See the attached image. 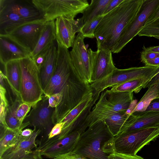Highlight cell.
<instances>
[{"instance_id": "23", "label": "cell", "mask_w": 159, "mask_h": 159, "mask_svg": "<svg viewBox=\"0 0 159 159\" xmlns=\"http://www.w3.org/2000/svg\"><path fill=\"white\" fill-rule=\"evenodd\" d=\"M29 21L15 12L0 8V34H7L17 27Z\"/></svg>"}, {"instance_id": "4", "label": "cell", "mask_w": 159, "mask_h": 159, "mask_svg": "<svg viewBox=\"0 0 159 159\" xmlns=\"http://www.w3.org/2000/svg\"><path fill=\"white\" fill-rule=\"evenodd\" d=\"M19 62L21 71L20 98L22 102L33 107L42 99L43 94L39 70L30 56L20 59Z\"/></svg>"}, {"instance_id": "22", "label": "cell", "mask_w": 159, "mask_h": 159, "mask_svg": "<svg viewBox=\"0 0 159 159\" xmlns=\"http://www.w3.org/2000/svg\"><path fill=\"white\" fill-rule=\"evenodd\" d=\"M138 113H139L137 114L134 113L135 115L132 122L120 134L146 128L159 127V112L148 111Z\"/></svg>"}, {"instance_id": "42", "label": "cell", "mask_w": 159, "mask_h": 159, "mask_svg": "<svg viewBox=\"0 0 159 159\" xmlns=\"http://www.w3.org/2000/svg\"><path fill=\"white\" fill-rule=\"evenodd\" d=\"M148 111L159 112V98L152 101L144 112Z\"/></svg>"}, {"instance_id": "21", "label": "cell", "mask_w": 159, "mask_h": 159, "mask_svg": "<svg viewBox=\"0 0 159 159\" xmlns=\"http://www.w3.org/2000/svg\"><path fill=\"white\" fill-rule=\"evenodd\" d=\"M58 51L57 43L54 41L49 47L45 62L39 70V77L43 90L46 88L54 71Z\"/></svg>"}, {"instance_id": "7", "label": "cell", "mask_w": 159, "mask_h": 159, "mask_svg": "<svg viewBox=\"0 0 159 159\" xmlns=\"http://www.w3.org/2000/svg\"><path fill=\"white\" fill-rule=\"evenodd\" d=\"M57 43V55L55 68L48 84L43 90L44 96L48 98L55 93H61L70 77L77 72L72 63L68 49Z\"/></svg>"}, {"instance_id": "49", "label": "cell", "mask_w": 159, "mask_h": 159, "mask_svg": "<svg viewBox=\"0 0 159 159\" xmlns=\"http://www.w3.org/2000/svg\"><path fill=\"white\" fill-rule=\"evenodd\" d=\"M155 21L159 22V18L158 19H157V20H156Z\"/></svg>"}, {"instance_id": "3", "label": "cell", "mask_w": 159, "mask_h": 159, "mask_svg": "<svg viewBox=\"0 0 159 159\" xmlns=\"http://www.w3.org/2000/svg\"><path fill=\"white\" fill-rule=\"evenodd\" d=\"M159 136V127H151L119 134L109 143V152L135 155L145 145L155 141Z\"/></svg>"}, {"instance_id": "50", "label": "cell", "mask_w": 159, "mask_h": 159, "mask_svg": "<svg viewBox=\"0 0 159 159\" xmlns=\"http://www.w3.org/2000/svg\"></svg>"}, {"instance_id": "45", "label": "cell", "mask_w": 159, "mask_h": 159, "mask_svg": "<svg viewBox=\"0 0 159 159\" xmlns=\"http://www.w3.org/2000/svg\"><path fill=\"white\" fill-rule=\"evenodd\" d=\"M24 159H43L39 151L35 149Z\"/></svg>"}, {"instance_id": "14", "label": "cell", "mask_w": 159, "mask_h": 159, "mask_svg": "<svg viewBox=\"0 0 159 159\" xmlns=\"http://www.w3.org/2000/svg\"><path fill=\"white\" fill-rule=\"evenodd\" d=\"M46 22L43 19L30 21L5 34L31 53L36 45Z\"/></svg>"}, {"instance_id": "1", "label": "cell", "mask_w": 159, "mask_h": 159, "mask_svg": "<svg viewBox=\"0 0 159 159\" xmlns=\"http://www.w3.org/2000/svg\"><path fill=\"white\" fill-rule=\"evenodd\" d=\"M145 0H124L103 16L95 32L97 47L112 52L124 30L139 13Z\"/></svg>"}, {"instance_id": "29", "label": "cell", "mask_w": 159, "mask_h": 159, "mask_svg": "<svg viewBox=\"0 0 159 159\" xmlns=\"http://www.w3.org/2000/svg\"><path fill=\"white\" fill-rule=\"evenodd\" d=\"M159 98V84H156L150 86L148 90L137 103L132 114L144 112L153 100Z\"/></svg>"}, {"instance_id": "9", "label": "cell", "mask_w": 159, "mask_h": 159, "mask_svg": "<svg viewBox=\"0 0 159 159\" xmlns=\"http://www.w3.org/2000/svg\"><path fill=\"white\" fill-rule=\"evenodd\" d=\"M55 108L50 107L48 98L44 96L38 102L25 117L24 122H28L36 130H40V139L48 138V136L54 125L53 116Z\"/></svg>"}, {"instance_id": "15", "label": "cell", "mask_w": 159, "mask_h": 159, "mask_svg": "<svg viewBox=\"0 0 159 159\" xmlns=\"http://www.w3.org/2000/svg\"><path fill=\"white\" fill-rule=\"evenodd\" d=\"M88 50L93 67L92 83L101 80L112 73L116 67L111 51L102 47L98 48L96 51L90 48Z\"/></svg>"}, {"instance_id": "6", "label": "cell", "mask_w": 159, "mask_h": 159, "mask_svg": "<svg viewBox=\"0 0 159 159\" xmlns=\"http://www.w3.org/2000/svg\"><path fill=\"white\" fill-rule=\"evenodd\" d=\"M100 94L94 93L93 91L87 95L83 100L60 122L64 125L61 133L57 135L62 137L74 132L81 134L89 127L87 118L96 102L100 97Z\"/></svg>"}, {"instance_id": "24", "label": "cell", "mask_w": 159, "mask_h": 159, "mask_svg": "<svg viewBox=\"0 0 159 159\" xmlns=\"http://www.w3.org/2000/svg\"><path fill=\"white\" fill-rule=\"evenodd\" d=\"M55 20L46 22L34 49L30 56L33 57L47 49L56 40Z\"/></svg>"}, {"instance_id": "33", "label": "cell", "mask_w": 159, "mask_h": 159, "mask_svg": "<svg viewBox=\"0 0 159 159\" xmlns=\"http://www.w3.org/2000/svg\"><path fill=\"white\" fill-rule=\"evenodd\" d=\"M48 48L34 57H32L39 70L45 62Z\"/></svg>"}, {"instance_id": "43", "label": "cell", "mask_w": 159, "mask_h": 159, "mask_svg": "<svg viewBox=\"0 0 159 159\" xmlns=\"http://www.w3.org/2000/svg\"><path fill=\"white\" fill-rule=\"evenodd\" d=\"M156 84H159V66L157 67L152 79L143 88H148L150 86Z\"/></svg>"}, {"instance_id": "30", "label": "cell", "mask_w": 159, "mask_h": 159, "mask_svg": "<svg viewBox=\"0 0 159 159\" xmlns=\"http://www.w3.org/2000/svg\"><path fill=\"white\" fill-rule=\"evenodd\" d=\"M22 102L21 99L17 98L12 104L6 108V122L8 128L13 130L20 129L22 125L16 116V110Z\"/></svg>"}, {"instance_id": "31", "label": "cell", "mask_w": 159, "mask_h": 159, "mask_svg": "<svg viewBox=\"0 0 159 159\" xmlns=\"http://www.w3.org/2000/svg\"><path fill=\"white\" fill-rule=\"evenodd\" d=\"M103 16H98L93 20L84 24L80 32L84 38L93 39L95 38V30Z\"/></svg>"}, {"instance_id": "32", "label": "cell", "mask_w": 159, "mask_h": 159, "mask_svg": "<svg viewBox=\"0 0 159 159\" xmlns=\"http://www.w3.org/2000/svg\"><path fill=\"white\" fill-rule=\"evenodd\" d=\"M31 107L29 104L22 102L18 106L16 111V115L17 119L21 124L23 123Z\"/></svg>"}, {"instance_id": "41", "label": "cell", "mask_w": 159, "mask_h": 159, "mask_svg": "<svg viewBox=\"0 0 159 159\" xmlns=\"http://www.w3.org/2000/svg\"><path fill=\"white\" fill-rule=\"evenodd\" d=\"M124 0H111L107 5L104 13L103 16L107 14L120 4Z\"/></svg>"}, {"instance_id": "20", "label": "cell", "mask_w": 159, "mask_h": 159, "mask_svg": "<svg viewBox=\"0 0 159 159\" xmlns=\"http://www.w3.org/2000/svg\"><path fill=\"white\" fill-rule=\"evenodd\" d=\"M0 8L15 12L29 21L43 19L32 0H0Z\"/></svg>"}, {"instance_id": "10", "label": "cell", "mask_w": 159, "mask_h": 159, "mask_svg": "<svg viewBox=\"0 0 159 159\" xmlns=\"http://www.w3.org/2000/svg\"><path fill=\"white\" fill-rule=\"evenodd\" d=\"M133 117V114L126 115L125 112L93 108L88 119L90 126L98 121H103L115 137L122 133L130 125Z\"/></svg>"}, {"instance_id": "46", "label": "cell", "mask_w": 159, "mask_h": 159, "mask_svg": "<svg viewBox=\"0 0 159 159\" xmlns=\"http://www.w3.org/2000/svg\"><path fill=\"white\" fill-rule=\"evenodd\" d=\"M145 66L155 67L159 66V57L143 62Z\"/></svg>"}, {"instance_id": "2", "label": "cell", "mask_w": 159, "mask_h": 159, "mask_svg": "<svg viewBox=\"0 0 159 159\" xmlns=\"http://www.w3.org/2000/svg\"><path fill=\"white\" fill-rule=\"evenodd\" d=\"M113 137L105 123L98 121L80 134L72 152L89 159H109L108 143Z\"/></svg>"}, {"instance_id": "11", "label": "cell", "mask_w": 159, "mask_h": 159, "mask_svg": "<svg viewBox=\"0 0 159 159\" xmlns=\"http://www.w3.org/2000/svg\"><path fill=\"white\" fill-rule=\"evenodd\" d=\"M159 7V0H145L136 17L123 32L112 53L120 52L127 44L138 35L149 16Z\"/></svg>"}, {"instance_id": "39", "label": "cell", "mask_w": 159, "mask_h": 159, "mask_svg": "<svg viewBox=\"0 0 159 159\" xmlns=\"http://www.w3.org/2000/svg\"><path fill=\"white\" fill-rule=\"evenodd\" d=\"M159 57V53L143 50L141 53L140 59L141 61L143 62L145 61Z\"/></svg>"}, {"instance_id": "35", "label": "cell", "mask_w": 159, "mask_h": 159, "mask_svg": "<svg viewBox=\"0 0 159 159\" xmlns=\"http://www.w3.org/2000/svg\"><path fill=\"white\" fill-rule=\"evenodd\" d=\"M62 99L61 93H58L52 94L48 97L49 104L50 107L56 108L60 103Z\"/></svg>"}, {"instance_id": "36", "label": "cell", "mask_w": 159, "mask_h": 159, "mask_svg": "<svg viewBox=\"0 0 159 159\" xmlns=\"http://www.w3.org/2000/svg\"><path fill=\"white\" fill-rule=\"evenodd\" d=\"M109 159H144L142 157L135 155H126L117 153H113L108 156Z\"/></svg>"}, {"instance_id": "34", "label": "cell", "mask_w": 159, "mask_h": 159, "mask_svg": "<svg viewBox=\"0 0 159 159\" xmlns=\"http://www.w3.org/2000/svg\"><path fill=\"white\" fill-rule=\"evenodd\" d=\"M5 80L3 77H0V102H2L7 108L9 106L8 101L6 97L7 92L6 89L4 86Z\"/></svg>"}, {"instance_id": "18", "label": "cell", "mask_w": 159, "mask_h": 159, "mask_svg": "<svg viewBox=\"0 0 159 159\" xmlns=\"http://www.w3.org/2000/svg\"><path fill=\"white\" fill-rule=\"evenodd\" d=\"M41 131L35 130L30 136L24 137L20 134L15 145L6 151L0 159H24L32 152V149L37 148L36 139Z\"/></svg>"}, {"instance_id": "19", "label": "cell", "mask_w": 159, "mask_h": 159, "mask_svg": "<svg viewBox=\"0 0 159 159\" xmlns=\"http://www.w3.org/2000/svg\"><path fill=\"white\" fill-rule=\"evenodd\" d=\"M30 53L7 35L0 34V61L4 65L10 61L30 56Z\"/></svg>"}, {"instance_id": "16", "label": "cell", "mask_w": 159, "mask_h": 159, "mask_svg": "<svg viewBox=\"0 0 159 159\" xmlns=\"http://www.w3.org/2000/svg\"><path fill=\"white\" fill-rule=\"evenodd\" d=\"M55 22L57 42L67 49L72 47L76 33L80 32L84 25L82 17L75 19L61 16Z\"/></svg>"}, {"instance_id": "28", "label": "cell", "mask_w": 159, "mask_h": 159, "mask_svg": "<svg viewBox=\"0 0 159 159\" xmlns=\"http://www.w3.org/2000/svg\"><path fill=\"white\" fill-rule=\"evenodd\" d=\"M152 77L153 75H151L129 80L113 87L109 90L111 92H134L135 93H138Z\"/></svg>"}, {"instance_id": "38", "label": "cell", "mask_w": 159, "mask_h": 159, "mask_svg": "<svg viewBox=\"0 0 159 159\" xmlns=\"http://www.w3.org/2000/svg\"><path fill=\"white\" fill-rule=\"evenodd\" d=\"M52 159H89L72 152L58 155Z\"/></svg>"}, {"instance_id": "40", "label": "cell", "mask_w": 159, "mask_h": 159, "mask_svg": "<svg viewBox=\"0 0 159 159\" xmlns=\"http://www.w3.org/2000/svg\"><path fill=\"white\" fill-rule=\"evenodd\" d=\"M0 126L3 127L7 128L6 122V108L4 105L3 103L0 102Z\"/></svg>"}, {"instance_id": "13", "label": "cell", "mask_w": 159, "mask_h": 159, "mask_svg": "<svg viewBox=\"0 0 159 159\" xmlns=\"http://www.w3.org/2000/svg\"><path fill=\"white\" fill-rule=\"evenodd\" d=\"M84 38L81 33L79 32L70 54L73 65L80 78L85 83L90 84L93 67Z\"/></svg>"}, {"instance_id": "17", "label": "cell", "mask_w": 159, "mask_h": 159, "mask_svg": "<svg viewBox=\"0 0 159 159\" xmlns=\"http://www.w3.org/2000/svg\"><path fill=\"white\" fill-rule=\"evenodd\" d=\"M133 99V93L128 92L102 91L99 99L104 107L115 112H126Z\"/></svg>"}, {"instance_id": "25", "label": "cell", "mask_w": 159, "mask_h": 159, "mask_svg": "<svg viewBox=\"0 0 159 159\" xmlns=\"http://www.w3.org/2000/svg\"><path fill=\"white\" fill-rule=\"evenodd\" d=\"M4 66L6 80L16 97L20 99L21 71L19 60L10 61Z\"/></svg>"}, {"instance_id": "8", "label": "cell", "mask_w": 159, "mask_h": 159, "mask_svg": "<svg viewBox=\"0 0 159 159\" xmlns=\"http://www.w3.org/2000/svg\"><path fill=\"white\" fill-rule=\"evenodd\" d=\"M157 67L145 66L125 69L117 68L110 75L90 85L93 92L100 94L108 87H112L126 82L141 77L153 75Z\"/></svg>"}, {"instance_id": "26", "label": "cell", "mask_w": 159, "mask_h": 159, "mask_svg": "<svg viewBox=\"0 0 159 159\" xmlns=\"http://www.w3.org/2000/svg\"><path fill=\"white\" fill-rule=\"evenodd\" d=\"M30 125L28 122H23L19 129L13 130L1 126L0 157L7 150L14 146L17 142L21 131Z\"/></svg>"}, {"instance_id": "27", "label": "cell", "mask_w": 159, "mask_h": 159, "mask_svg": "<svg viewBox=\"0 0 159 159\" xmlns=\"http://www.w3.org/2000/svg\"><path fill=\"white\" fill-rule=\"evenodd\" d=\"M111 0H92L83 13L84 24L100 16H103L105 9Z\"/></svg>"}, {"instance_id": "48", "label": "cell", "mask_w": 159, "mask_h": 159, "mask_svg": "<svg viewBox=\"0 0 159 159\" xmlns=\"http://www.w3.org/2000/svg\"><path fill=\"white\" fill-rule=\"evenodd\" d=\"M143 51L149 52H152L157 53L159 52V46H153L149 48H146L144 46L143 48Z\"/></svg>"}, {"instance_id": "5", "label": "cell", "mask_w": 159, "mask_h": 159, "mask_svg": "<svg viewBox=\"0 0 159 159\" xmlns=\"http://www.w3.org/2000/svg\"><path fill=\"white\" fill-rule=\"evenodd\" d=\"M46 22L64 16L74 19L89 4L87 0H32Z\"/></svg>"}, {"instance_id": "47", "label": "cell", "mask_w": 159, "mask_h": 159, "mask_svg": "<svg viewBox=\"0 0 159 159\" xmlns=\"http://www.w3.org/2000/svg\"><path fill=\"white\" fill-rule=\"evenodd\" d=\"M35 130L36 129H34V130H32L29 128L25 129H23L21 131L20 134L23 137H29L33 134Z\"/></svg>"}, {"instance_id": "12", "label": "cell", "mask_w": 159, "mask_h": 159, "mask_svg": "<svg viewBox=\"0 0 159 159\" xmlns=\"http://www.w3.org/2000/svg\"><path fill=\"white\" fill-rule=\"evenodd\" d=\"M80 134L76 131L62 137L56 136L51 139H40L38 143L39 145L36 149L39 151L42 156L53 159L58 155L72 152Z\"/></svg>"}, {"instance_id": "44", "label": "cell", "mask_w": 159, "mask_h": 159, "mask_svg": "<svg viewBox=\"0 0 159 159\" xmlns=\"http://www.w3.org/2000/svg\"><path fill=\"white\" fill-rule=\"evenodd\" d=\"M159 18V7L148 17L144 25H146L151 24Z\"/></svg>"}, {"instance_id": "37", "label": "cell", "mask_w": 159, "mask_h": 159, "mask_svg": "<svg viewBox=\"0 0 159 159\" xmlns=\"http://www.w3.org/2000/svg\"><path fill=\"white\" fill-rule=\"evenodd\" d=\"M64 124L59 122L55 125L48 136V139H51L60 134L62 130Z\"/></svg>"}]
</instances>
